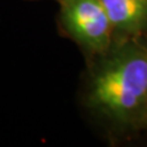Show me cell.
Returning <instances> with one entry per match:
<instances>
[{
    "label": "cell",
    "mask_w": 147,
    "mask_h": 147,
    "mask_svg": "<svg viewBox=\"0 0 147 147\" xmlns=\"http://www.w3.org/2000/svg\"><path fill=\"white\" fill-rule=\"evenodd\" d=\"M90 103L126 126L147 124V42L134 38L107 52L94 71Z\"/></svg>",
    "instance_id": "1"
},
{
    "label": "cell",
    "mask_w": 147,
    "mask_h": 147,
    "mask_svg": "<svg viewBox=\"0 0 147 147\" xmlns=\"http://www.w3.org/2000/svg\"><path fill=\"white\" fill-rule=\"evenodd\" d=\"M60 17L67 33L96 53H107L113 27L100 0H60Z\"/></svg>",
    "instance_id": "2"
},
{
    "label": "cell",
    "mask_w": 147,
    "mask_h": 147,
    "mask_svg": "<svg viewBox=\"0 0 147 147\" xmlns=\"http://www.w3.org/2000/svg\"><path fill=\"white\" fill-rule=\"evenodd\" d=\"M114 31L139 36L147 30V0H100Z\"/></svg>",
    "instance_id": "3"
}]
</instances>
